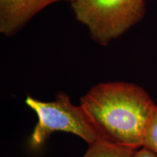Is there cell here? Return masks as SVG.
Returning <instances> with one entry per match:
<instances>
[{
	"mask_svg": "<svg viewBox=\"0 0 157 157\" xmlns=\"http://www.w3.org/2000/svg\"><path fill=\"white\" fill-rule=\"evenodd\" d=\"M135 151L98 139L93 144L89 145V148L82 157H133Z\"/></svg>",
	"mask_w": 157,
	"mask_h": 157,
	"instance_id": "5b68a950",
	"label": "cell"
},
{
	"mask_svg": "<svg viewBox=\"0 0 157 157\" xmlns=\"http://www.w3.org/2000/svg\"><path fill=\"white\" fill-rule=\"evenodd\" d=\"M25 103L38 118L29 141L31 150L40 148L50 135L57 131L77 135L89 145L99 139L82 107L74 105L68 94L64 92L57 94L54 101H41L28 95Z\"/></svg>",
	"mask_w": 157,
	"mask_h": 157,
	"instance_id": "3957f363",
	"label": "cell"
},
{
	"mask_svg": "<svg viewBox=\"0 0 157 157\" xmlns=\"http://www.w3.org/2000/svg\"><path fill=\"white\" fill-rule=\"evenodd\" d=\"M76 19L102 46L119 38L146 14L145 0H71Z\"/></svg>",
	"mask_w": 157,
	"mask_h": 157,
	"instance_id": "7a4b0ae2",
	"label": "cell"
},
{
	"mask_svg": "<svg viewBox=\"0 0 157 157\" xmlns=\"http://www.w3.org/2000/svg\"><path fill=\"white\" fill-rule=\"evenodd\" d=\"M63 1L71 0H0V33L15 35L42 9Z\"/></svg>",
	"mask_w": 157,
	"mask_h": 157,
	"instance_id": "277c9868",
	"label": "cell"
},
{
	"mask_svg": "<svg viewBox=\"0 0 157 157\" xmlns=\"http://www.w3.org/2000/svg\"><path fill=\"white\" fill-rule=\"evenodd\" d=\"M133 157H157V154L151 150L141 147L140 148L135 151Z\"/></svg>",
	"mask_w": 157,
	"mask_h": 157,
	"instance_id": "52a82bcc",
	"label": "cell"
},
{
	"mask_svg": "<svg viewBox=\"0 0 157 157\" xmlns=\"http://www.w3.org/2000/svg\"><path fill=\"white\" fill-rule=\"evenodd\" d=\"M143 147L157 154V105L153 111L143 138Z\"/></svg>",
	"mask_w": 157,
	"mask_h": 157,
	"instance_id": "8992f818",
	"label": "cell"
},
{
	"mask_svg": "<svg viewBox=\"0 0 157 157\" xmlns=\"http://www.w3.org/2000/svg\"><path fill=\"white\" fill-rule=\"evenodd\" d=\"M79 105L98 138L137 150L156 105L137 84L109 82L92 87Z\"/></svg>",
	"mask_w": 157,
	"mask_h": 157,
	"instance_id": "6da1fadb",
	"label": "cell"
}]
</instances>
